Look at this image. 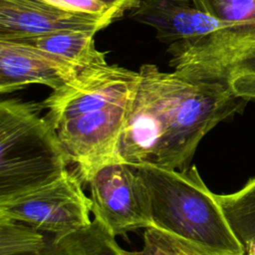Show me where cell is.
I'll list each match as a JSON object with an SVG mask.
<instances>
[{
	"mask_svg": "<svg viewBox=\"0 0 255 255\" xmlns=\"http://www.w3.org/2000/svg\"><path fill=\"white\" fill-rule=\"evenodd\" d=\"M138 74L118 146L119 159L130 165L187 169L202 137L247 103L220 83L153 64Z\"/></svg>",
	"mask_w": 255,
	"mask_h": 255,
	"instance_id": "obj_1",
	"label": "cell"
},
{
	"mask_svg": "<svg viewBox=\"0 0 255 255\" xmlns=\"http://www.w3.org/2000/svg\"><path fill=\"white\" fill-rule=\"evenodd\" d=\"M138 77L118 65L86 68L42 102L83 182L102 165L121 161L119 141Z\"/></svg>",
	"mask_w": 255,
	"mask_h": 255,
	"instance_id": "obj_2",
	"label": "cell"
},
{
	"mask_svg": "<svg viewBox=\"0 0 255 255\" xmlns=\"http://www.w3.org/2000/svg\"><path fill=\"white\" fill-rule=\"evenodd\" d=\"M149 197L153 226L202 255H245L215 193L195 166L185 170L133 165Z\"/></svg>",
	"mask_w": 255,
	"mask_h": 255,
	"instance_id": "obj_3",
	"label": "cell"
},
{
	"mask_svg": "<svg viewBox=\"0 0 255 255\" xmlns=\"http://www.w3.org/2000/svg\"><path fill=\"white\" fill-rule=\"evenodd\" d=\"M42 103L18 99L0 103V204L58 178L71 159Z\"/></svg>",
	"mask_w": 255,
	"mask_h": 255,
	"instance_id": "obj_4",
	"label": "cell"
},
{
	"mask_svg": "<svg viewBox=\"0 0 255 255\" xmlns=\"http://www.w3.org/2000/svg\"><path fill=\"white\" fill-rule=\"evenodd\" d=\"M169 64L187 76L220 83L255 101V21L218 29L193 42L169 45Z\"/></svg>",
	"mask_w": 255,
	"mask_h": 255,
	"instance_id": "obj_5",
	"label": "cell"
},
{
	"mask_svg": "<svg viewBox=\"0 0 255 255\" xmlns=\"http://www.w3.org/2000/svg\"><path fill=\"white\" fill-rule=\"evenodd\" d=\"M77 171L67 170L57 180L0 204V217L25 223L55 235L78 230L92 220V200Z\"/></svg>",
	"mask_w": 255,
	"mask_h": 255,
	"instance_id": "obj_6",
	"label": "cell"
},
{
	"mask_svg": "<svg viewBox=\"0 0 255 255\" xmlns=\"http://www.w3.org/2000/svg\"><path fill=\"white\" fill-rule=\"evenodd\" d=\"M92 212L114 236L152 228L146 186L133 165L114 161L99 167L88 181Z\"/></svg>",
	"mask_w": 255,
	"mask_h": 255,
	"instance_id": "obj_7",
	"label": "cell"
},
{
	"mask_svg": "<svg viewBox=\"0 0 255 255\" xmlns=\"http://www.w3.org/2000/svg\"><path fill=\"white\" fill-rule=\"evenodd\" d=\"M116 20L75 14L41 0H0V38H19L60 31L99 32Z\"/></svg>",
	"mask_w": 255,
	"mask_h": 255,
	"instance_id": "obj_8",
	"label": "cell"
},
{
	"mask_svg": "<svg viewBox=\"0 0 255 255\" xmlns=\"http://www.w3.org/2000/svg\"><path fill=\"white\" fill-rule=\"evenodd\" d=\"M129 17L152 27L156 38L168 45L193 42L233 25L201 11L188 0H140Z\"/></svg>",
	"mask_w": 255,
	"mask_h": 255,
	"instance_id": "obj_9",
	"label": "cell"
},
{
	"mask_svg": "<svg viewBox=\"0 0 255 255\" xmlns=\"http://www.w3.org/2000/svg\"><path fill=\"white\" fill-rule=\"evenodd\" d=\"M77 71L60 63L35 47L0 38V93L7 94L31 84L61 88Z\"/></svg>",
	"mask_w": 255,
	"mask_h": 255,
	"instance_id": "obj_10",
	"label": "cell"
},
{
	"mask_svg": "<svg viewBox=\"0 0 255 255\" xmlns=\"http://www.w3.org/2000/svg\"><path fill=\"white\" fill-rule=\"evenodd\" d=\"M95 35V32L90 31L69 30L8 39L31 45L79 72L86 68L108 64L106 53L96 48Z\"/></svg>",
	"mask_w": 255,
	"mask_h": 255,
	"instance_id": "obj_11",
	"label": "cell"
},
{
	"mask_svg": "<svg viewBox=\"0 0 255 255\" xmlns=\"http://www.w3.org/2000/svg\"><path fill=\"white\" fill-rule=\"evenodd\" d=\"M115 236L98 220L46 241L43 255H123Z\"/></svg>",
	"mask_w": 255,
	"mask_h": 255,
	"instance_id": "obj_12",
	"label": "cell"
},
{
	"mask_svg": "<svg viewBox=\"0 0 255 255\" xmlns=\"http://www.w3.org/2000/svg\"><path fill=\"white\" fill-rule=\"evenodd\" d=\"M230 227L246 246L255 240V176L240 189L228 194H215Z\"/></svg>",
	"mask_w": 255,
	"mask_h": 255,
	"instance_id": "obj_13",
	"label": "cell"
},
{
	"mask_svg": "<svg viewBox=\"0 0 255 255\" xmlns=\"http://www.w3.org/2000/svg\"><path fill=\"white\" fill-rule=\"evenodd\" d=\"M46 240L40 231L0 217V255H43Z\"/></svg>",
	"mask_w": 255,
	"mask_h": 255,
	"instance_id": "obj_14",
	"label": "cell"
},
{
	"mask_svg": "<svg viewBox=\"0 0 255 255\" xmlns=\"http://www.w3.org/2000/svg\"><path fill=\"white\" fill-rule=\"evenodd\" d=\"M201 11L228 23L255 21V0H191Z\"/></svg>",
	"mask_w": 255,
	"mask_h": 255,
	"instance_id": "obj_15",
	"label": "cell"
},
{
	"mask_svg": "<svg viewBox=\"0 0 255 255\" xmlns=\"http://www.w3.org/2000/svg\"><path fill=\"white\" fill-rule=\"evenodd\" d=\"M123 255H202L177 239L154 228L145 229L143 247L139 251H126Z\"/></svg>",
	"mask_w": 255,
	"mask_h": 255,
	"instance_id": "obj_16",
	"label": "cell"
},
{
	"mask_svg": "<svg viewBox=\"0 0 255 255\" xmlns=\"http://www.w3.org/2000/svg\"><path fill=\"white\" fill-rule=\"evenodd\" d=\"M67 12L92 16L111 17L116 21L124 14L100 0H41Z\"/></svg>",
	"mask_w": 255,
	"mask_h": 255,
	"instance_id": "obj_17",
	"label": "cell"
},
{
	"mask_svg": "<svg viewBox=\"0 0 255 255\" xmlns=\"http://www.w3.org/2000/svg\"><path fill=\"white\" fill-rule=\"evenodd\" d=\"M100 1L106 3L107 5H109L114 9L119 10L124 14L127 10L134 9L138 5L140 0H100Z\"/></svg>",
	"mask_w": 255,
	"mask_h": 255,
	"instance_id": "obj_18",
	"label": "cell"
},
{
	"mask_svg": "<svg viewBox=\"0 0 255 255\" xmlns=\"http://www.w3.org/2000/svg\"><path fill=\"white\" fill-rule=\"evenodd\" d=\"M246 254L245 255H255V240L250 242L246 246Z\"/></svg>",
	"mask_w": 255,
	"mask_h": 255,
	"instance_id": "obj_19",
	"label": "cell"
}]
</instances>
